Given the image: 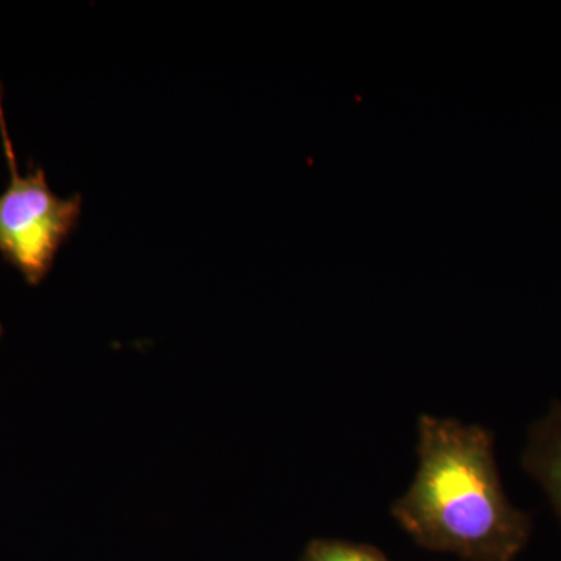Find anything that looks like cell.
Returning <instances> with one entry per match:
<instances>
[{"label": "cell", "mask_w": 561, "mask_h": 561, "mask_svg": "<svg viewBox=\"0 0 561 561\" xmlns=\"http://www.w3.org/2000/svg\"><path fill=\"white\" fill-rule=\"evenodd\" d=\"M0 135L10 169L9 187L0 195V253L27 283L38 284L49 273L58 250L80 219L81 195L58 197L41 168H32L27 175H21L7 130L2 91Z\"/></svg>", "instance_id": "obj_2"}, {"label": "cell", "mask_w": 561, "mask_h": 561, "mask_svg": "<svg viewBox=\"0 0 561 561\" xmlns=\"http://www.w3.org/2000/svg\"><path fill=\"white\" fill-rule=\"evenodd\" d=\"M415 476L391 504L416 545L463 561H515L529 545L531 518L502 483L493 432L453 416L421 413Z\"/></svg>", "instance_id": "obj_1"}, {"label": "cell", "mask_w": 561, "mask_h": 561, "mask_svg": "<svg viewBox=\"0 0 561 561\" xmlns=\"http://www.w3.org/2000/svg\"><path fill=\"white\" fill-rule=\"evenodd\" d=\"M300 561H391L375 546L319 538L306 546Z\"/></svg>", "instance_id": "obj_4"}, {"label": "cell", "mask_w": 561, "mask_h": 561, "mask_svg": "<svg viewBox=\"0 0 561 561\" xmlns=\"http://www.w3.org/2000/svg\"><path fill=\"white\" fill-rule=\"evenodd\" d=\"M522 467L548 497L561 529V400H553L527 430Z\"/></svg>", "instance_id": "obj_3"}]
</instances>
